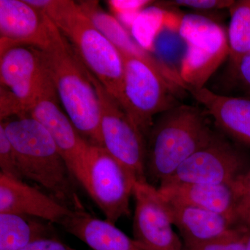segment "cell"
<instances>
[{"instance_id": "obj_1", "label": "cell", "mask_w": 250, "mask_h": 250, "mask_svg": "<svg viewBox=\"0 0 250 250\" xmlns=\"http://www.w3.org/2000/svg\"><path fill=\"white\" fill-rule=\"evenodd\" d=\"M40 51L67 116L83 139L102 147L101 109L96 90L86 67L52 21L49 43Z\"/></svg>"}, {"instance_id": "obj_24", "label": "cell", "mask_w": 250, "mask_h": 250, "mask_svg": "<svg viewBox=\"0 0 250 250\" xmlns=\"http://www.w3.org/2000/svg\"><path fill=\"white\" fill-rule=\"evenodd\" d=\"M0 167H1V173L4 175L20 179V180H22L23 179L19 165H18L17 156L1 125H0Z\"/></svg>"}, {"instance_id": "obj_10", "label": "cell", "mask_w": 250, "mask_h": 250, "mask_svg": "<svg viewBox=\"0 0 250 250\" xmlns=\"http://www.w3.org/2000/svg\"><path fill=\"white\" fill-rule=\"evenodd\" d=\"M59 102L49 78L28 114L47 129L74 178L83 188L92 144L82 137Z\"/></svg>"}, {"instance_id": "obj_12", "label": "cell", "mask_w": 250, "mask_h": 250, "mask_svg": "<svg viewBox=\"0 0 250 250\" xmlns=\"http://www.w3.org/2000/svg\"><path fill=\"white\" fill-rule=\"evenodd\" d=\"M133 234L146 250H184L174 231L168 206L158 189L148 182H135Z\"/></svg>"}, {"instance_id": "obj_19", "label": "cell", "mask_w": 250, "mask_h": 250, "mask_svg": "<svg viewBox=\"0 0 250 250\" xmlns=\"http://www.w3.org/2000/svg\"><path fill=\"white\" fill-rule=\"evenodd\" d=\"M62 226L93 250H146L106 220L75 210Z\"/></svg>"}, {"instance_id": "obj_21", "label": "cell", "mask_w": 250, "mask_h": 250, "mask_svg": "<svg viewBox=\"0 0 250 250\" xmlns=\"http://www.w3.org/2000/svg\"><path fill=\"white\" fill-rule=\"evenodd\" d=\"M182 16L167 10L165 21L156 34L151 47V52L179 76L187 49L179 30Z\"/></svg>"}, {"instance_id": "obj_16", "label": "cell", "mask_w": 250, "mask_h": 250, "mask_svg": "<svg viewBox=\"0 0 250 250\" xmlns=\"http://www.w3.org/2000/svg\"><path fill=\"white\" fill-rule=\"evenodd\" d=\"M166 201L186 250H196L207 243L227 236L235 228L233 222L225 215Z\"/></svg>"}, {"instance_id": "obj_13", "label": "cell", "mask_w": 250, "mask_h": 250, "mask_svg": "<svg viewBox=\"0 0 250 250\" xmlns=\"http://www.w3.org/2000/svg\"><path fill=\"white\" fill-rule=\"evenodd\" d=\"M51 21L27 0H0V45L30 46L49 43Z\"/></svg>"}, {"instance_id": "obj_28", "label": "cell", "mask_w": 250, "mask_h": 250, "mask_svg": "<svg viewBox=\"0 0 250 250\" xmlns=\"http://www.w3.org/2000/svg\"><path fill=\"white\" fill-rule=\"evenodd\" d=\"M235 1L231 0H174L167 1L166 4L172 6H185L197 10L229 9Z\"/></svg>"}, {"instance_id": "obj_22", "label": "cell", "mask_w": 250, "mask_h": 250, "mask_svg": "<svg viewBox=\"0 0 250 250\" xmlns=\"http://www.w3.org/2000/svg\"><path fill=\"white\" fill-rule=\"evenodd\" d=\"M229 10L231 20L228 35L229 57L234 64L250 53V0L235 1Z\"/></svg>"}, {"instance_id": "obj_20", "label": "cell", "mask_w": 250, "mask_h": 250, "mask_svg": "<svg viewBox=\"0 0 250 250\" xmlns=\"http://www.w3.org/2000/svg\"><path fill=\"white\" fill-rule=\"evenodd\" d=\"M38 218L0 213V250H20L41 238L52 236V229Z\"/></svg>"}, {"instance_id": "obj_26", "label": "cell", "mask_w": 250, "mask_h": 250, "mask_svg": "<svg viewBox=\"0 0 250 250\" xmlns=\"http://www.w3.org/2000/svg\"><path fill=\"white\" fill-rule=\"evenodd\" d=\"M236 207L234 226L250 214V168L240 177L235 184Z\"/></svg>"}, {"instance_id": "obj_5", "label": "cell", "mask_w": 250, "mask_h": 250, "mask_svg": "<svg viewBox=\"0 0 250 250\" xmlns=\"http://www.w3.org/2000/svg\"><path fill=\"white\" fill-rule=\"evenodd\" d=\"M0 118L29 113L49 77L41 51L0 45Z\"/></svg>"}, {"instance_id": "obj_11", "label": "cell", "mask_w": 250, "mask_h": 250, "mask_svg": "<svg viewBox=\"0 0 250 250\" xmlns=\"http://www.w3.org/2000/svg\"><path fill=\"white\" fill-rule=\"evenodd\" d=\"M244 167L241 153L224 138L215 134L208 145L184 161L160 187L179 183L234 186L246 172L243 171Z\"/></svg>"}, {"instance_id": "obj_3", "label": "cell", "mask_w": 250, "mask_h": 250, "mask_svg": "<svg viewBox=\"0 0 250 250\" xmlns=\"http://www.w3.org/2000/svg\"><path fill=\"white\" fill-rule=\"evenodd\" d=\"M27 1L49 18L81 62L118 101L124 73L121 54L95 27L80 4L72 0Z\"/></svg>"}, {"instance_id": "obj_31", "label": "cell", "mask_w": 250, "mask_h": 250, "mask_svg": "<svg viewBox=\"0 0 250 250\" xmlns=\"http://www.w3.org/2000/svg\"><path fill=\"white\" fill-rule=\"evenodd\" d=\"M236 227L243 229L246 238V250H250V214L237 224Z\"/></svg>"}, {"instance_id": "obj_9", "label": "cell", "mask_w": 250, "mask_h": 250, "mask_svg": "<svg viewBox=\"0 0 250 250\" xmlns=\"http://www.w3.org/2000/svg\"><path fill=\"white\" fill-rule=\"evenodd\" d=\"M132 174L101 146L90 148L83 188L105 216L116 224L130 213V198L135 182Z\"/></svg>"}, {"instance_id": "obj_25", "label": "cell", "mask_w": 250, "mask_h": 250, "mask_svg": "<svg viewBox=\"0 0 250 250\" xmlns=\"http://www.w3.org/2000/svg\"><path fill=\"white\" fill-rule=\"evenodd\" d=\"M152 2L148 0H110L108 4L113 13L131 28L140 13Z\"/></svg>"}, {"instance_id": "obj_17", "label": "cell", "mask_w": 250, "mask_h": 250, "mask_svg": "<svg viewBox=\"0 0 250 250\" xmlns=\"http://www.w3.org/2000/svg\"><path fill=\"white\" fill-rule=\"evenodd\" d=\"M235 185L179 183L161 186L158 190L167 202L214 212L234 225L236 207Z\"/></svg>"}, {"instance_id": "obj_27", "label": "cell", "mask_w": 250, "mask_h": 250, "mask_svg": "<svg viewBox=\"0 0 250 250\" xmlns=\"http://www.w3.org/2000/svg\"><path fill=\"white\" fill-rule=\"evenodd\" d=\"M196 250H246L244 231L239 227L227 236L204 245Z\"/></svg>"}, {"instance_id": "obj_2", "label": "cell", "mask_w": 250, "mask_h": 250, "mask_svg": "<svg viewBox=\"0 0 250 250\" xmlns=\"http://www.w3.org/2000/svg\"><path fill=\"white\" fill-rule=\"evenodd\" d=\"M14 147L23 178L39 184L62 205L83 210L75 181L47 129L29 114L1 124Z\"/></svg>"}, {"instance_id": "obj_6", "label": "cell", "mask_w": 250, "mask_h": 250, "mask_svg": "<svg viewBox=\"0 0 250 250\" xmlns=\"http://www.w3.org/2000/svg\"><path fill=\"white\" fill-rule=\"evenodd\" d=\"M181 36L187 49L180 75L188 88H203L229 56L228 33L218 23L200 15H182Z\"/></svg>"}, {"instance_id": "obj_29", "label": "cell", "mask_w": 250, "mask_h": 250, "mask_svg": "<svg viewBox=\"0 0 250 250\" xmlns=\"http://www.w3.org/2000/svg\"><path fill=\"white\" fill-rule=\"evenodd\" d=\"M20 250H77L53 236L46 237L32 242Z\"/></svg>"}, {"instance_id": "obj_30", "label": "cell", "mask_w": 250, "mask_h": 250, "mask_svg": "<svg viewBox=\"0 0 250 250\" xmlns=\"http://www.w3.org/2000/svg\"><path fill=\"white\" fill-rule=\"evenodd\" d=\"M233 65L238 80L250 92V53L242 57Z\"/></svg>"}, {"instance_id": "obj_18", "label": "cell", "mask_w": 250, "mask_h": 250, "mask_svg": "<svg viewBox=\"0 0 250 250\" xmlns=\"http://www.w3.org/2000/svg\"><path fill=\"white\" fill-rule=\"evenodd\" d=\"M187 91L205 106L220 129L250 146V99L224 96L205 87L188 88Z\"/></svg>"}, {"instance_id": "obj_7", "label": "cell", "mask_w": 250, "mask_h": 250, "mask_svg": "<svg viewBox=\"0 0 250 250\" xmlns=\"http://www.w3.org/2000/svg\"><path fill=\"white\" fill-rule=\"evenodd\" d=\"M88 74L100 100L102 147L126 167L136 182H147L146 138L119 102L108 93L88 70Z\"/></svg>"}, {"instance_id": "obj_4", "label": "cell", "mask_w": 250, "mask_h": 250, "mask_svg": "<svg viewBox=\"0 0 250 250\" xmlns=\"http://www.w3.org/2000/svg\"><path fill=\"white\" fill-rule=\"evenodd\" d=\"M205 111L177 104L153 125L147 137L146 178L156 188L182 164L214 137Z\"/></svg>"}, {"instance_id": "obj_23", "label": "cell", "mask_w": 250, "mask_h": 250, "mask_svg": "<svg viewBox=\"0 0 250 250\" xmlns=\"http://www.w3.org/2000/svg\"><path fill=\"white\" fill-rule=\"evenodd\" d=\"M167 10L163 8H146L140 13L131 26L135 40L151 52L152 41L165 21Z\"/></svg>"}, {"instance_id": "obj_14", "label": "cell", "mask_w": 250, "mask_h": 250, "mask_svg": "<svg viewBox=\"0 0 250 250\" xmlns=\"http://www.w3.org/2000/svg\"><path fill=\"white\" fill-rule=\"evenodd\" d=\"M79 4L95 27L118 50L136 57L149 65L167 83L174 95L187 90V84L178 74L161 62L152 52L140 45L116 18L102 9L98 1H82Z\"/></svg>"}, {"instance_id": "obj_15", "label": "cell", "mask_w": 250, "mask_h": 250, "mask_svg": "<svg viewBox=\"0 0 250 250\" xmlns=\"http://www.w3.org/2000/svg\"><path fill=\"white\" fill-rule=\"evenodd\" d=\"M75 211L22 180L0 173V213L26 215L62 225Z\"/></svg>"}, {"instance_id": "obj_8", "label": "cell", "mask_w": 250, "mask_h": 250, "mask_svg": "<svg viewBox=\"0 0 250 250\" xmlns=\"http://www.w3.org/2000/svg\"><path fill=\"white\" fill-rule=\"evenodd\" d=\"M124 73L119 102L134 125L147 137L153 118L177 105L170 87L149 65L121 52Z\"/></svg>"}]
</instances>
